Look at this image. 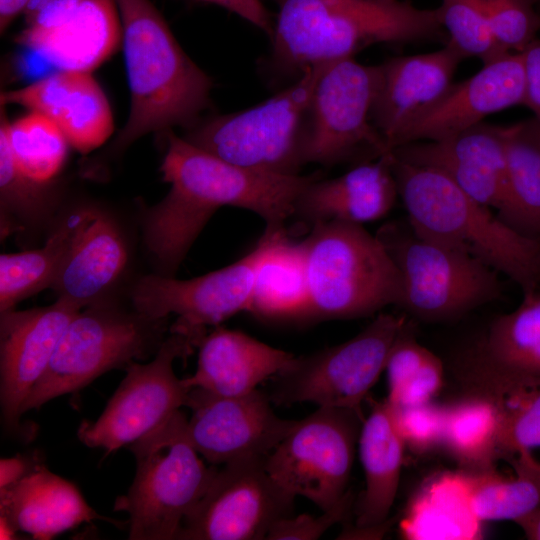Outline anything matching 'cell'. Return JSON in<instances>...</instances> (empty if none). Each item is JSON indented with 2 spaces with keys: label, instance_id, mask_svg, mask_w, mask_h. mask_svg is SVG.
Segmentation results:
<instances>
[{
  "label": "cell",
  "instance_id": "24",
  "mask_svg": "<svg viewBox=\"0 0 540 540\" xmlns=\"http://www.w3.org/2000/svg\"><path fill=\"white\" fill-rule=\"evenodd\" d=\"M397 196L389 153L332 179L316 176L300 193L294 215L311 225L328 221L363 225L384 217Z\"/></svg>",
  "mask_w": 540,
  "mask_h": 540
},
{
  "label": "cell",
  "instance_id": "19",
  "mask_svg": "<svg viewBox=\"0 0 540 540\" xmlns=\"http://www.w3.org/2000/svg\"><path fill=\"white\" fill-rule=\"evenodd\" d=\"M0 103L47 116L59 126L71 148L84 155L102 146L114 131L110 103L92 72L59 70L2 92Z\"/></svg>",
  "mask_w": 540,
  "mask_h": 540
},
{
  "label": "cell",
  "instance_id": "6",
  "mask_svg": "<svg viewBox=\"0 0 540 540\" xmlns=\"http://www.w3.org/2000/svg\"><path fill=\"white\" fill-rule=\"evenodd\" d=\"M181 410L129 445L136 474L114 509L128 513V539H177L188 514L204 495L217 465L207 467L186 436Z\"/></svg>",
  "mask_w": 540,
  "mask_h": 540
},
{
  "label": "cell",
  "instance_id": "41",
  "mask_svg": "<svg viewBox=\"0 0 540 540\" xmlns=\"http://www.w3.org/2000/svg\"><path fill=\"white\" fill-rule=\"evenodd\" d=\"M351 505L349 492L332 508L314 517L308 514L289 516L276 522L267 534L269 540H315L344 519Z\"/></svg>",
  "mask_w": 540,
  "mask_h": 540
},
{
  "label": "cell",
  "instance_id": "8",
  "mask_svg": "<svg viewBox=\"0 0 540 540\" xmlns=\"http://www.w3.org/2000/svg\"><path fill=\"white\" fill-rule=\"evenodd\" d=\"M329 62L306 68L297 80L251 108L199 120L183 138L235 165L277 175H299L305 165L302 128L315 85Z\"/></svg>",
  "mask_w": 540,
  "mask_h": 540
},
{
  "label": "cell",
  "instance_id": "30",
  "mask_svg": "<svg viewBox=\"0 0 540 540\" xmlns=\"http://www.w3.org/2000/svg\"><path fill=\"white\" fill-rule=\"evenodd\" d=\"M505 178L497 215L540 241V124L535 118L504 126Z\"/></svg>",
  "mask_w": 540,
  "mask_h": 540
},
{
  "label": "cell",
  "instance_id": "5",
  "mask_svg": "<svg viewBox=\"0 0 540 540\" xmlns=\"http://www.w3.org/2000/svg\"><path fill=\"white\" fill-rule=\"evenodd\" d=\"M303 244L310 319L360 318L398 305L399 271L382 241L363 225L317 223Z\"/></svg>",
  "mask_w": 540,
  "mask_h": 540
},
{
  "label": "cell",
  "instance_id": "17",
  "mask_svg": "<svg viewBox=\"0 0 540 540\" xmlns=\"http://www.w3.org/2000/svg\"><path fill=\"white\" fill-rule=\"evenodd\" d=\"M525 69L522 52H511L484 64L468 79L452 84L432 105L415 116L394 137L390 152L412 142L447 138L490 114L524 104Z\"/></svg>",
  "mask_w": 540,
  "mask_h": 540
},
{
  "label": "cell",
  "instance_id": "40",
  "mask_svg": "<svg viewBox=\"0 0 540 540\" xmlns=\"http://www.w3.org/2000/svg\"><path fill=\"white\" fill-rule=\"evenodd\" d=\"M392 408L400 434L409 450L424 454L441 445L445 408L432 402Z\"/></svg>",
  "mask_w": 540,
  "mask_h": 540
},
{
  "label": "cell",
  "instance_id": "16",
  "mask_svg": "<svg viewBox=\"0 0 540 540\" xmlns=\"http://www.w3.org/2000/svg\"><path fill=\"white\" fill-rule=\"evenodd\" d=\"M270 403L268 394L257 389L218 396L192 388L186 406L192 410L187 439L213 465L266 458L296 422L278 417Z\"/></svg>",
  "mask_w": 540,
  "mask_h": 540
},
{
  "label": "cell",
  "instance_id": "43",
  "mask_svg": "<svg viewBox=\"0 0 540 540\" xmlns=\"http://www.w3.org/2000/svg\"><path fill=\"white\" fill-rule=\"evenodd\" d=\"M82 0H29L22 12L24 29L45 31L64 23Z\"/></svg>",
  "mask_w": 540,
  "mask_h": 540
},
{
  "label": "cell",
  "instance_id": "34",
  "mask_svg": "<svg viewBox=\"0 0 540 540\" xmlns=\"http://www.w3.org/2000/svg\"><path fill=\"white\" fill-rule=\"evenodd\" d=\"M78 209L53 230L44 246L0 256V313L22 300L51 288L71 242Z\"/></svg>",
  "mask_w": 540,
  "mask_h": 540
},
{
  "label": "cell",
  "instance_id": "44",
  "mask_svg": "<svg viewBox=\"0 0 540 540\" xmlns=\"http://www.w3.org/2000/svg\"><path fill=\"white\" fill-rule=\"evenodd\" d=\"M525 69L524 104L540 124V39L522 51Z\"/></svg>",
  "mask_w": 540,
  "mask_h": 540
},
{
  "label": "cell",
  "instance_id": "47",
  "mask_svg": "<svg viewBox=\"0 0 540 540\" xmlns=\"http://www.w3.org/2000/svg\"><path fill=\"white\" fill-rule=\"evenodd\" d=\"M29 0H0V32H5L10 24L22 14Z\"/></svg>",
  "mask_w": 540,
  "mask_h": 540
},
{
  "label": "cell",
  "instance_id": "35",
  "mask_svg": "<svg viewBox=\"0 0 540 540\" xmlns=\"http://www.w3.org/2000/svg\"><path fill=\"white\" fill-rule=\"evenodd\" d=\"M0 127L6 133L20 170L38 182L53 183L63 169L71 148L59 126L47 116L34 111L9 121L4 106H1Z\"/></svg>",
  "mask_w": 540,
  "mask_h": 540
},
{
  "label": "cell",
  "instance_id": "46",
  "mask_svg": "<svg viewBox=\"0 0 540 540\" xmlns=\"http://www.w3.org/2000/svg\"><path fill=\"white\" fill-rule=\"evenodd\" d=\"M0 463V487L17 481L37 464L24 457L5 458Z\"/></svg>",
  "mask_w": 540,
  "mask_h": 540
},
{
  "label": "cell",
  "instance_id": "10",
  "mask_svg": "<svg viewBox=\"0 0 540 540\" xmlns=\"http://www.w3.org/2000/svg\"><path fill=\"white\" fill-rule=\"evenodd\" d=\"M406 322L404 315L379 313L351 339L310 355L295 356L274 376L267 393L271 402L360 409L385 370L390 349Z\"/></svg>",
  "mask_w": 540,
  "mask_h": 540
},
{
  "label": "cell",
  "instance_id": "22",
  "mask_svg": "<svg viewBox=\"0 0 540 540\" xmlns=\"http://www.w3.org/2000/svg\"><path fill=\"white\" fill-rule=\"evenodd\" d=\"M127 261V245L113 218L94 207L79 208L71 242L51 288L56 299L83 309L103 300Z\"/></svg>",
  "mask_w": 540,
  "mask_h": 540
},
{
  "label": "cell",
  "instance_id": "50",
  "mask_svg": "<svg viewBox=\"0 0 540 540\" xmlns=\"http://www.w3.org/2000/svg\"><path fill=\"white\" fill-rule=\"evenodd\" d=\"M535 4L539 3L540 0H532Z\"/></svg>",
  "mask_w": 540,
  "mask_h": 540
},
{
  "label": "cell",
  "instance_id": "9",
  "mask_svg": "<svg viewBox=\"0 0 540 540\" xmlns=\"http://www.w3.org/2000/svg\"><path fill=\"white\" fill-rule=\"evenodd\" d=\"M402 284L398 307L424 321H445L496 299L499 272L466 252L416 234L407 223H388L376 234Z\"/></svg>",
  "mask_w": 540,
  "mask_h": 540
},
{
  "label": "cell",
  "instance_id": "48",
  "mask_svg": "<svg viewBox=\"0 0 540 540\" xmlns=\"http://www.w3.org/2000/svg\"><path fill=\"white\" fill-rule=\"evenodd\" d=\"M529 540H540V506L514 521Z\"/></svg>",
  "mask_w": 540,
  "mask_h": 540
},
{
  "label": "cell",
  "instance_id": "25",
  "mask_svg": "<svg viewBox=\"0 0 540 540\" xmlns=\"http://www.w3.org/2000/svg\"><path fill=\"white\" fill-rule=\"evenodd\" d=\"M0 517L16 531L49 540L83 522H120L99 515L68 480L36 464L17 481L0 487Z\"/></svg>",
  "mask_w": 540,
  "mask_h": 540
},
{
  "label": "cell",
  "instance_id": "38",
  "mask_svg": "<svg viewBox=\"0 0 540 540\" xmlns=\"http://www.w3.org/2000/svg\"><path fill=\"white\" fill-rule=\"evenodd\" d=\"M493 34L507 52H522L540 32V14L532 0H482Z\"/></svg>",
  "mask_w": 540,
  "mask_h": 540
},
{
  "label": "cell",
  "instance_id": "13",
  "mask_svg": "<svg viewBox=\"0 0 540 540\" xmlns=\"http://www.w3.org/2000/svg\"><path fill=\"white\" fill-rule=\"evenodd\" d=\"M196 345L188 335L170 331L150 362L128 364L126 376L101 415L78 428L79 440L88 447L102 448L107 455L130 445L187 406L191 388L176 376L173 363Z\"/></svg>",
  "mask_w": 540,
  "mask_h": 540
},
{
  "label": "cell",
  "instance_id": "2",
  "mask_svg": "<svg viewBox=\"0 0 540 540\" xmlns=\"http://www.w3.org/2000/svg\"><path fill=\"white\" fill-rule=\"evenodd\" d=\"M270 65L282 74H301L323 62L354 57L379 44L441 39L446 35L437 8L409 0H276Z\"/></svg>",
  "mask_w": 540,
  "mask_h": 540
},
{
  "label": "cell",
  "instance_id": "21",
  "mask_svg": "<svg viewBox=\"0 0 540 540\" xmlns=\"http://www.w3.org/2000/svg\"><path fill=\"white\" fill-rule=\"evenodd\" d=\"M471 374L498 398L540 386V289L497 317L468 360Z\"/></svg>",
  "mask_w": 540,
  "mask_h": 540
},
{
  "label": "cell",
  "instance_id": "15",
  "mask_svg": "<svg viewBox=\"0 0 540 540\" xmlns=\"http://www.w3.org/2000/svg\"><path fill=\"white\" fill-rule=\"evenodd\" d=\"M265 460L247 458L217 468L177 539H266L276 522L292 516L295 496L273 480Z\"/></svg>",
  "mask_w": 540,
  "mask_h": 540
},
{
  "label": "cell",
  "instance_id": "4",
  "mask_svg": "<svg viewBox=\"0 0 540 540\" xmlns=\"http://www.w3.org/2000/svg\"><path fill=\"white\" fill-rule=\"evenodd\" d=\"M391 169L412 230L466 252L529 293L540 289V241L503 222L437 169L396 158Z\"/></svg>",
  "mask_w": 540,
  "mask_h": 540
},
{
  "label": "cell",
  "instance_id": "3",
  "mask_svg": "<svg viewBox=\"0 0 540 540\" xmlns=\"http://www.w3.org/2000/svg\"><path fill=\"white\" fill-rule=\"evenodd\" d=\"M130 113L109 149L122 154L146 134L190 128L210 102L211 78L187 55L150 0H115Z\"/></svg>",
  "mask_w": 540,
  "mask_h": 540
},
{
  "label": "cell",
  "instance_id": "29",
  "mask_svg": "<svg viewBox=\"0 0 540 540\" xmlns=\"http://www.w3.org/2000/svg\"><path fill=\"white\" fill-rule=\"evenodd\" d=\"M310 309L303 241H291L279 228L256 268L247 311L267 319H310Z\"/></svg>",
  "mask_w": 540,
  "mask_h": 540
},
{
  "label": "cell",
  "instance_id": "18",
  "mask_svg": "<svg viewBox=\"0 0 540 540\" xmlns=\"http://www.w3.org/2000/svg\"><path fill=\"white\" fill-rule=\"evenodd\" d=\"M80 310L56 299L49 306L0 313V402L8 431L19 432L22 406Z\"/></svg>",
  "mask_w": 540,
  "mask_h": 540
},
{
  "label": "cell",
  "instance_id": "45",
  "mask_svg": "<svg viewBox=\"0 0 540 540\" xmlns=\"http://www.w3.org/2000/svg\"><path fill=\"white\" fill-rule=\"evenodd\" d=\"M215 4L248 21L272 37L274 23L261 0H198Z\"/></svg>",
  "mask_w": 540,
  "mask_h": 540
},
{
  "label": "cell",
  "instance_id": "36",
  "mask_svg": "<svg viewBox=\"0 0 540 540\" xmlns=\"http://www.w3.org/2000/svg\"><path fill=\"white\" fill-rule=\"evenodd\" d=\"M57 194L52 183L38 182L17 166L6 133L0 127L1 234L36 226L53 214Z\"/></svg>",
  "mask_w": 540,
  "mask_h": 540
},
{
  "label": "cell",
  "instance_id": "23",
  "mask_svg": "<svg viewBox=\"0 0 540 540\" xmlns=\"http://www.w3.org/2000/svg\"><path fill=\"white\" fill-rule=\"evenodd\" d=\"M464 59L447 42L436 51L395 57L379 65L380 80L371 118L389 152L398 132L451 87Z\"/></svg>",
  "mask_w": 540,
  "mask_h": 540
},
{
  "label": "cell",
  "instance_id": "42",
  "mask_svg": "<svg viewBox=\"0 0 540 540\" xmlns=\"http://www.w3.org/2000/svg\"><path fill=\"white\" fill-rule=\"evenodd\" d=\"M443 382V365L433 353L397 390L388 394L393 407H409L431 402Z\"/></svg>",
  "mask_w": 540,
  "mask_h": 540
},
{
  "label": "cell",
  "instance_id": "31",
  "mask_svg": "<svg viewBox=\"0 0 540 540\" xmlns=\"http://www.w3.org/2000/svg\"><path fill=\"white\" fill-rule=\"evenodd\" d=\"M480 523L461 471L440 475L421 489L406 511L401 532L407 539H477Z\"/></svg>",
  "mask_w": 540,
  "mask_h": 540
},
{
  "label": "cell",
  "instance_id": "20",
  "mask_svg": "<svg viewBox=\"0 0 540 540\" xmlns=\"http://www.w3.org/2000/svg\"><path fill=\"white\" fill-rule=\"evenodd\" d=\"M391 153L439 170L479 203L498 209L505 178L504 126L481 122L447 138L408 143Z\"/></svg>",
  "mask_w": 540,
  "mask_h": 540
},
{
  "label": "cell",
  "instance_id": "49",
  "mask_svg": "<svg viewBox=\"0 0 540 540\" xmlns=\"http://www.w3.org/2000/svg\"><path fill=\"white\" fill-rule=\"evenodd\" d=\"M0 531H1V539H15L17 537V531L14 529V527L3 517H0Z\"/></svg>",
  "mask_w": 540,
  "mask_h": 540
},
{
  "label": "cell",
  "instance_id": "7",
  "mask_svg": "<svg viewBox=\"0 0 540 540\" xmlns=\"http://www.w3.org/2000/svg\"><path fill=\"white\" fill-rule=\"evenodd\" d=\"M167 318L155 319L104 300L81 309L65 328L51 362L22 413L88 385L107 371L155 355L166 338Z\"/></svg>",
  "mask_w": 540,
  "mask_h": 540
},
{
  "label": "cell",
  "instance_id": "26",
  "mask_svg": "<svg viewBox=\"0 0 540 540\" xmlns=\"http://www.w3.org/2000/svg\"><path fill=\"white\" fill-rule=\"evenodd\" d=\"M196 371L187 386L218 396L252 392L286 368L294 355L239 330L217 327L199 343Z\"/></svg>",
  "mask_w": 540,
  "mask_h": 540
},
{
  "label": "cell",
  "instance_id": "14",
  "mask_svg": "<svg viewBox=\"0 0 540 540\" xmlns=\"http://www.w3.org/2000/svg\"><path fill=\"white\" fill-rule=\"evenodd\" d=\"M277 229L265 228L246 255L202 276L183 280L156 273L140 278L131 291L132 307L155 319L175 314L170 331L184 333L199 345L207 326L247 311L256 268Z\"/></svg>",
  "mask_w": 540,
  "mask_h": 540
},
{
  "label": "cell",
  "instance_id": "27",
  "mask_svg": "<svg viewBox=\"0 0 540 540\" xmlns=\"http://www.w3.org/2000/svg\"><path fill=\"white\" fill-rule=\"evenodd\" d=\"M122 40L115 0H82L61 25L45 31L23 29L18 44L59 70L92 72L112 56Z\"/></svg>",
  "mask_w": 540,
  "mask_h": 540
},
{
  "label": "cell",
  "instance_id": "12",
  "mask_svg": "<svg viewBox=\"0 0 540 540\" xmlns=\"http://www.w3.org/2000/svg\"><path fill=\"white\" fill-rule=\"evenodd\" d=\"M361 426L360 409L319 407L295 422L265 468L288 493L328 510L348 492Z\"/></svg>",
  "mask_w": 540,
  "mask_h": 540
},
{
  "label": "cell",
  "instance_id": "32",
  "mask_svg": "<svg viewBox=\"0 0 540 540\" xmlns=\"http://www.w3.org/2000/svg\"><path fill=\"white\" fill-rule=\"evenodd\" d=\"M502 408L497 396H471L445 408L441 445L460 464L462 471L494 469L499 459Z\"/></svg>",
  "mask_w": 540,
  "mask_h": 540
},
{
  "label": "cell",
  "instance_id": "28",
  "mask_svg": "<svg viewBox=\"0 0 540 540\" xmlns=\"http://www.w3.org/2000/svg\"><path fill=\"white\" fill-rule=\"evenodd\" d=\"M358 445L365 490L356 528L379 530L385 525L396 498L406 448L387 399L372 405L369 416L362 422Z\"/></svg>",
  "mask_w": 540,
  "mask_h": 540
},
{
  "label": "cell",
  "instance_id": "39",
  "mask_svg": "<svg viewBox=\"0 0 540 540\" xmlns=\"http://www.w3.org/2000/svg\"><path fill=\"white\" fill-rule=\"evenodd\" d=\"M514 404L502 408L498 438L499 458L540 447V386L513 396Z\"/></svg>",
  "mask_w": 540,
  "mask_h": 540
},
{
  "label": "cell",
  "instance_id": "1",
  "mask_svg": "<svg viewBox=\"0 0 540 540\" xmlns=\"http://www.w3.org/2000/svg\"><path fill=\"white\" fill-rule=\"evenodd\" d=\"M160 166L169 192L142 220L144 244L158 269L174 276L213 214L221 207L246 209L266 228L284 227L297 199L316 175H277L225 161L177 136L166 134Z\"/></svg>",
  "mask_w": 540,
  "mask_h": 540
},
{
  "label": "cell",
  "instance_id": "33",
  "mask_svg": "<svg viewBox=\"0 0 540 540\" xmlns=\"http://www.w3.org/2000/svg\"><path fill=\"white\" fill-rule=\"evenodd\" d=\"M516 476L504 478L495 469L463 471L468 479L471 508L482 521L511 520L540 506V462L522 450L507 459Z\"/></svg>",
  "mask_w": 540,
  "mask_h": 540
},
{
  "label": "cell",
  "instance_id": "37",
  "mask_svg": "<svg viewBox=\"0 0 540 540\" xmlns=\"http://www.w3.org/2000/svg\"><path fill=\"white\" fill-rule=\"evenodd\" d=\"M447 42L464 57L488 64L511 53L497 42L482 0H441L437 7Z\"/></svg>",
  "mask_w": 540,
  "mask_h": 540
},
{
  "label": "cell",
  "instance_id": "11",
  "mask_svg": "<svg viewBox=\"0 0 540 540\" xmlns=\"http://www.w3.org/2000/svg\"><path fill=\"white\" fill-rule=\"evenodd\" d=\"M379 80V65H363L354 57L328 63L304 117L305 165H335L364 151L376 158L390 153L371 118Z\"/></svg>",
  "mask_w": 540,
  "mask_h": 540
}]
</instances>
